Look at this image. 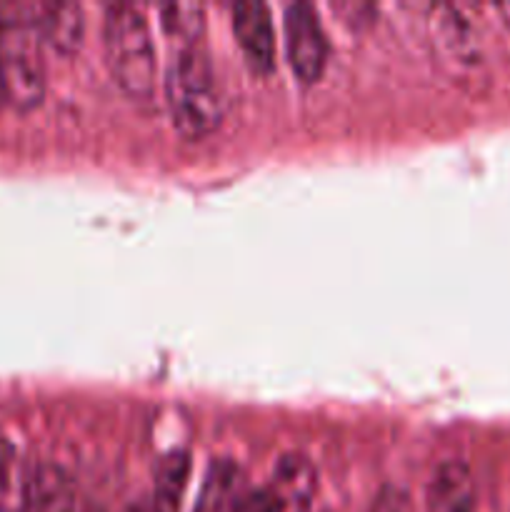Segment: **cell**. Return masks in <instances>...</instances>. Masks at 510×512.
<instances>
[{
  "instance_id": "1",
  "label": "cell",
  "mask_w": 510,
  "mask_h": 512,
  "mask_svg": "<svg viewBox=\"0 0 510 512\" xmlns=\"http://www.w3.org/2000/svg\"><path fill=\"white\" fill-rule=\"evenodd\" d=\"M165 103L180 135L190 140L213 133L225 118V90L213 63L198 45H185L165 70Z\"/></svg>"
},
{
  "instance_id": "2",
  "label": "cell",
  "mask_w": 510,
  "mask_h": 512,
  "mask_svg": "<svg viewBox=\"0 0 510 512\" xmlns=\"http://www.w3.org/2000/svg\"><path fill=\"white\" fill-rule=\"evenodd\" d=\"M105 63L115 83L133 100H150L155 93L158 63L148 18L133 3H113L103 13Z\"/></svg>"
},
{
  "instance_id": "3",
  "label": "cell",
  "mask_w": 510,
  "mask_h": 512,
  "mask_svg": "<svg viewBox=\"0 0 510 512\" xmlns=\"http://www.w3.org/2000/svg\"><path fill=\"white\" fill-rule=\"evenodd\" d=\"M0 55H3L5 105L15 110H30L40 105L48 85L40 38L30 20L28 5H8V18L0 30Z\"/></svg>"
},
{
  "instance_id": "4",
  "label": "cell",
  "mask_w": 510,
  "mask_h": 512,
  "mask_svg": "<svg viewBox=\"0 0 510 512\" xmlns=\"http://www.w3.org/2000/svg\"><path fill=\"white\" fill-rule=\"evenodd\" d=\"M430 38L440 63L460 83H480L485 78V53L473 23L453 5H433L428 18Z\"/></svg>"
},
{
  "instance_id": "5",
  "label": "cell",
  "mask_w": 510,
  "mask_h": 512,
  "mask_svg": "<svg viewBox=\"0 0 510 512\" xmlns=\"http://www.w3.org/2000/svg\"><path fill=\"white\" fill-rule=\"evenodd\" d=\"M285 53L303 83H315L328 63V35L310 3H290L283 13Z\"/></svg>"
},
{
  "instance_id": "6",
  "label": "cell",
  "mask_w": 510,
  "mask_h": 512,
  "mask_svg": "<svg viewBox=\"0 0 510 512\" xmlns=\"http://www.w3.org/2000/svg\"><path fill=\"white\" fill-rule=\"evenodd\" d=\"M233 33L250 68L270 73L275 65V25L265 3H238L230 10Z\"/></svg>"
},
{
  "instance_id": "7",
  "label": "cell",
  "mask_w": 510,
  "mask_h": 512,
  "mask_svg": "<svg viewBox=\"0 0 510 512\" xmlns=\"http://www.w3.org/2000/svg\"><path fill=\"white\" fill-rule=\"evenodd\" d=\"M30 20L40 43H48L58 53L70 55L80 48L85 35L83 8L75 3H35L28 5Z\"/></svg>"
},
{
  "instance_id": "8",
  "label": "cell",
  "mask_w": 510,
  "mask_h": 512,
  "mask_svg": "<svg viewBox=\"0 0 510 512\" xmlns=\"http://www.w3.org/2000/svg\"><path fill=\"white\" fill-rule=\"evenodd\" d=\"M425 512H475V480L463 460H443L428 483Z\"/></svg>"
},
{
  "instance_id": "9",
  "label": "cell",
  "mask_w": 510,
  "mask_h": 512,
  "mask_svg": "<svg viewBox=\"0 0 510 512\" xmlns=\"http://www.w3.org/2000/svg\"><path fill=\"white\" fill-rule=\"evenodd\" d=\"M243 473L233 460H215L200 488L193 512H235L243 495Z\"/></svg>"
},
{
  "instance_id": "10",
  "label": "cell",
  "mask_w": 510,
  "mask_h": 512,
  "mask_svg": "<svg viewBox=\"0 0 510 512\" xmlns=\"http://www.w3.org/2000/svg\"><path fill=\"white\" fill-rule=\"evenodd\" d=\"M33 465L25 463L18 445L0 438V512H25Z\"/></svg>"
},
{
  "instance_id": "11",
  "label": "cell",
  "mask_w": 510,
  "mask_h": 512,
  "mask_svg": "<svg viewBox=\"0 0 510 512\" xmlns=\"http://www.w3.org/2000/svg\"><path fill=\"white\" fill-rule=\"evenodd\" d=\"M190 475V455L185 450H173L160 460L155 470L153 498H150V512H178L183 500L185 485Z\"/></svg>"
},
{
  "instance_id": "12",
  "label": "cell",
  "mask_w": 510,
  "mask_h": 512,
  "mask_svg": "<svg viewBox=\"0 0 510 512\" xmlns=\"http://www.w3.org/2000/svg\"><path fill=\"white\" fill-rule=\"evenodd\" d=\"M318 485V473H315L310 458L300 453H288L278 460L273 470V485H268L275 495L285 503H305L313 495Z\"/></svg>"
},
{
  "instance_id": "13",
  "label": "cell",
  "mask_w": 510,
  "mask_h": 512,
  "mask_svg": "<svg viewBox=\"0 0 510 512\" xmlns=\"http://www.w3.org/2000/svg\"><path fill=\"white\" fill-rule=\"evenodd\" d=\"M160 23L170 38L185 45H195L198 35L203 33L205 8L200 3H168L160 8Z\"/></svg>"
},
{
  "instance_id": "14",
  "label": "cell",
  "mask_w": 510,
  "mask_h": 512,
  "mask_svg": "<svg viewBox=\"0 0 510 512\" xmlns=\"http://www.w3.org/2000/svg\"><path fill=\"white\" fill-rule=\"evenodd\" d=\"M235 512H285V503L270 488L248 490Z\"/></svg>"
},
{
  "instance_id": "15",
  "label": "cell",
  "mask_w": 510,
  "mask_h": 512,
  "mask_svg": "<svg viewBox=\"0 0 510 512\" xmlns=\"http://www.w3.org/2000/svg\"><path fill=\"white\" fill-rule=\"evenodd\" d=\"M495 10H498V15H500V20H503L505 28L510 30V3H500V5H495Z\"/></svg>"
},
{
  "instance_id": "16",
  "label": "cell",
  "mask_w": 510,
  "mask_h": 512,
  "mask_svg": "<svg viewBox=\"0 0 510 512\" xmlns=\"http://www.w3.org/2000/svg\"><path fill=\"white\" fill-rule=\"evenodd\" d=\"M5 105V88H3V55H0V108Z\"/></svg>"
},
{
  "instance_id": "17",
  "label": "cell",
  "mask_w": 510,
  "mask_h": 512,
  "mask_svg": "<svg viewBox=\"0 0 510 512\" xmlns=\"http://www.w3.org/2000/svg\"><path fill=\"white\" fill-rule=\"evenodd\" d=\"M125 512H150V508H148V503H135V505H130Z\"/></svg>"
}]
</instances>
